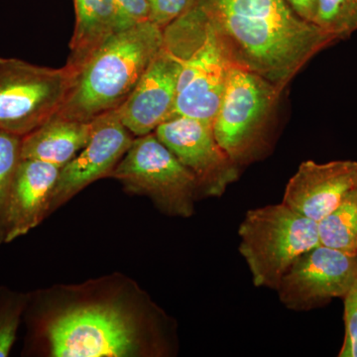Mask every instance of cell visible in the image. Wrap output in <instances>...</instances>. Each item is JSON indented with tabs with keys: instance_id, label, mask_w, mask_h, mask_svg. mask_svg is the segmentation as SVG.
<instances>
[{
	"instance_id": "6da1fadb",
	"label": "cell",
	"mask_w": 357,
	"mask_h": 357,
	"mask_svg": "<svg viewBox=\"0 0 357 357\" xmlns=\"http://www.w3.org/2000/svg\"><path fill=\"white\" fill-rule=\"evenodd\" d=\"M25 354L44 357H166L175 321L130 277L112 273L29 293Z\"/></svg>"
},
{
	"instance_id": "7a4b0ae2",
	"label": "cell",
	"mask_w": 357,
	"mask_h": 357,
	"mask_svg": "<svg viewBox=\"0 0 357 357\" xmlns=\"http://www.w3.org/2000/svg\"><path fill=\"white\" fill-rule=\"evenodd\" d=\"M236 67L283 91L335 39L302 20L286 0H199Z\"/></svg>"
},
{
	"instance_id": "3957f363",
	"label": "cell",
	"mask_w": 357,
	"mask_h": 357,
	"mask_svg": "<svg viewBox=\"0 0 357 357\" xmlns=\"http://www.w3.org/2000/svg\"><path fill=\"white\" fill-rule=\"evenodd\" d=\"M164 43V29L152 21L115 33L77 72L57 115L91 121L119 109Z\"/></svg>"
},
{
	"instance_id": "277c9868",
	"label": "cell",
	"mask_w": 357,
	"mask_h": 357,
	"mask_svg": "<svg viewBox=\"0 0 357 357\" xmlns=\"http://www.w3.org/2000/svg\"><path fill=\"white\" fill-rule=\"evenodd\" d=\"M164 45L181 63L175 115L213 123L236 65L199 0L164 29Z\"/></svg>"
},
{
	"instance_id": "5b68a950",
	"label": "cell",
	"mask_w": 357,
	"mask_h": 357,
	"mask_svg": "<svg viewBox=\"0 0 357 357\" xmlns=\"http://www.w3.org/2000/svg\"><path fill=\"white\" fill-rule=\"evenodd\" d=\"M238 234L253 284L273 290L300 256L321 245L318 222L283 203L248 211Z\"/></svg>"
},
{
	"instance_id": "8992f818",
	"label": "cell",
	"mask_w": 357,
	"mask_h": 357,
	"mask_svg": "<svg viewBox=\"0 0 357 357\" xmlns=\"http://www.w3.org/2000/svg\"><path fill=\"white\" fill-rule=\"evenodd\" d=\"M109 178L124 191L147 197L170 217L191 218L199 196L198 181L154 132L134 138Z\"/></svg>"
},
{
	"instance_id": "52a82bcc",
	"label": "cell",
	"mask_w": 357,
	"mask_h": 357,
	"mask_svg": "<svg viewBox=\"0 0 357 357\" xmlns=\"http://www.w3.org/2000/svg\"><path fill=\"white\" fill-rule=\"evenodd\" d=\"M281 93L251 70L236 66L230 70L213 128L218 144L236 165L248 163L261 149Z\"/></svg>"
},
{
	"instance_id": "ba28073f",
	"label": "cell",
	"mask_w": 357,
	"mask_h": 357,
	"mask_svg": "<svg viewBox=\"0 0 357 357\" xmlns=\"http://www.w3.org/2000/svg\"><path fill=\"white\" fill-rule=\"evenodd\" d=\"M77 72L0 57V130L27 135L57 114L69 95Z\"/></svg>"
},
{
	"instance_id": "9c48e42d",
	"label": "cell",
	"mask_w": 357,
	"mask_h": 357,
	"mask_svg": "<svg viewBox=\"0 0 357 357\" xmlns=\"http://www.w3.org/2000/svg\"><path fill=\"white\" fill-rule=\"evenodd\" d=\"M356 281L357 255L319 245L293 263L276 291L287 309L309 311L344 298Z\"/></svg>"
},
{
	"instance_id": "30bf717a",
	"label": "cell",
	"mask_w": 357,
	"mask_h": 357,
	"mask_svg": "<svg viewBox=\"0 0 357 357\" xmlns=\"http://www.w3.org/2000/svg\"><path fill=\"white\" fill-rule=\"evenodd\" d=\"M154 133L196 176L199 195L222 196L238 178V165L218 144L211 122L175 115Z\"/></svg>"
},
{
	"instance_id": "8fae6325",
	"label": "cell",
	"mask_w": 357,
	"mask_h": 357,
	"mask_svg": "<svg viewBox=\"0 0 357 357\" xmlns=\"http://www.w3.org/2000/svg\"><path fill=\"white\" fill-rule=\"evenodd\" d=\"M93 122L88 144L60 169L49 215L96 181L109 178L132 144L135 136L122 123L117 109L98 115Z\"/></svg>"
},
{
	"instance_id": "7c38bea8",
	"label": "cell",
	"mask_w": 357,
	"mask_h": 357,
	"mask_svg": "<svg viewBox=\"0 0 357 357\" xmlns=\"http://www.w3.org/2000/svg\"><path fill=\"white\" fill-rule=\"evenodd\" d=\"M181 63L164 45L119 109L122 123L135 137L154 132L175 115Z\"/></svg>"
},
{
	"instance_id": "4fadbf2b",
	"label": "cell",
	"mask_w": 357,
	"mask_h": 357,
	"mask_svg": "<svg viewBox=\"0 0 357 357\" xmlns=\"http://www.w3.org/2000/svg\"><path fill=\"white\" fill-rule=\"evenodd\" d=\"M356 189V161L319 164L307 160L289 180L282 203L318 222Z\"/></svg>"
},
{
	"instance_id": "5bb4252c",
	"label": "cell",
	"mask_w": 357,
	"mask_h": 357,
	"mask_svg": "<svg viewBox=\"0 0 357 357\" xmlns=\"http://www.w3.org/2000/svg\"><path fill=\"white\" fill-rule=\"evenodd\" d=\"M60 168L39 160L22 159L16 169L4 218L2 243H10L38 227L49 208Z\"/></svg>"
},
{
	"instance_id": "9a60e30c",
	"label": "cell",
	"mask_w": 357,
	"mask_h": 357,
	"mask_svg": "<svg viewBox=\"0 0 357 357\" xmlns=\"http://www.w3.org/2000/svg\"><path fill=\"white\" fill-rule=\"evenodd\" d=\"M93 131V121H75L55 114L23 136L21 157L39 160L61 169L88 144Z\"/></svg>"
},
{
	"instance_id": "2e32d148",
	"label": "cell",
	"mask_w": 357,
	"mask_h": 357,
	"mask_svg": "<svg viewBox=\"0 0 357 357\" xmlns=\"http://www.w3.org/2000/svg\"><path fill=\"white\" fill-rule=\"evenodd\" d=\"M74 4L76 25L67 66L77 72L121 28L114 0H74Z\"/></svg>"
},
{
	"instance_id": "e0dca14e",
	"label": "cell",
	"mask_w": 357,
	"mask_h": 357,
	"mask_svg": "<svg viewBox=\"0 0 357 357\" xmlns=\"http://www.w3.org/2000/svg\"><path fill=\"white\" fill-rule=\"evenodd\" d=\"M321 245L357 255V189L318 222Z\"/></svg>"
},
{
	"instance_id": "ac0fdd59",
	"label": "cell",
	"mask_w": 357,
	"mask_h": 357,
	"mask_svg": "<svg viewBox=\"0 0 357 357\" xmlns=\"http://www.w3.org/2000/svg\"><path fill=\"white\" fill-rule=\"evenodd\" d=\"M314 24L335 41L357 30V0H318Z\"/></svg>"
},
{
	"instance_id": "d6986e66",
	"label": "cell",
	"mask_w": 357,
	"mask_h": 357,
	"mask_svg": "<svg viewBox=\"0 0 357 357\" xmlns=\"http://www.w3.org/2000/svg\"><path fill=\"white\" fill-rule=\"evenodd\" d=\"M29 298V293L0 287V357L10 354Z\"/></svg>"
},
{
	"instance_id": "ffe728a7",
	"label": "cell",
	"mask_w": 357,
	"mask_h": 357,
	"mask_svg": "<svg viewBox=\"0 0 357 357\" xmlns=\"http://www.w3.org/2000/svg\"><path fill=\"white\" fill-rule=\"evenodd\" d=\"M22 137L0 130V243L3 239L4 218L9 190L21 157Z\"/></svg>"
},
{
	"instance_id": "44dd1931",
	"label": "cell",
	"mask_w": 357,
	"mask_h": 357,
	"mask_svg": "<svg viewBox=\"0 0 357 357\" xmlns=\"http://www.w3.org/2000/svg\"><path fill=\"white\" fill-rule=\"evenodd\" d=\"M344 300L345 335L338 356L357 357V281Z\"/></svg>"
},
{
	"instance_id": "7402d4cb",
	"label": "cell",
	"mask_w": 357,
	"mask_h": 357,
	"mask_svg": "<svg viewBox=\"0 0 357 357\" xmlns=\"http://www.w3.org/2000/svg\"><path fill=\"white\" fill-rule=\"evenodd\" d=\"M149 20L165 29L185 13L192 0H147Z\"/></svg>"
},
{
	"instance_id": "603a6c76",
	"label": "cell",
	"mask_w": 357,
	"mask_h": 357,
	"mask_svg": "<svg viewBox=\"0 0 357 357\" xmlns=\"http://www.w3.org/2000/svg\"><path fill=\"white\" fill-rule=\"evenodd\" d=\"M121 30L149 20L147 0H114Z\"/></svg>"
},
{
	"instance_id": "cb8c5ba5",
	"label": "cell",
	"mask_w": 357,
	"mask_h": 357,
	"mask_svg": "<svg viewBox=\"0 0 357 357\" xmlns=\"http://www.w3.org/2000/svg\"><path fill=\"white\" fill-rule=\"evenodd\" d=\"M294 13L307 22L314 23L318 0H286Z\"/></svg>"
}]
</instances>
